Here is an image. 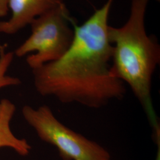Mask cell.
I'll return each mask as SVG.
<instances>
[{"label": "cell", "mask_w": 160, "mask_h": 160, "mask_svg": "<svg viewBox=\"0 0 160 160\" xmlns=\"http://www.w3.org/2000/svg\"><path fill=\"white\" fill-rule=\"evenodd\" d=\"M113 1L108 0L82 25L73 20L74 35L68 49L57 61L32 70L34 87L41 96L92 109L125 96V84L114 76L110 63L113 45L108 17Z\"/></svg>", "instance_id": "obj_1"}, {"label": "cell", "mask_w": 160, "mask_h": 160, "mask_svg": "<svg viewBox=\"0 0 160 160\" xmlns=\"http://www.w3.org/2000/svg\"><path fill=\"white\" fill-rule=\"evenodd\" d=\"M149 0H132L131 14L122 27L109 26L113 45L112 71L130 87L154 128L159 125L151 98L152 80L160 62V47L147 34L145 15Z\"/></svg>", "instance_id": "obj_2"}, {"label": "cell", "mask_w": 160, "mask_h": 160, "mask_svg": "<svg viewBox=\"0 0 160 160\" xmlns=\"http://www.w3.org/2000/svg\"><path fill=\"white\" fill-rule=\"evenodd\" d=\"M72 18L64 3L36 18L31 23L32 34L18 46L14 55L23 57L32 52L26 62L32 70L58 60L68 49L74 31Z\"/></svg>", "instance_id": "obj_3"}, {"label": "cell", "mask_w": 160, "mask_h": 160, "mask_svg": "<svg viewBox=\"0 0 160 160\" xmlns=\"http://www.w3.org/2000/svg\"><path fill=\"white\" fill-rule=\"evenodd\" d=\"M22 115L42 141L57 148L63 160H111L106 149L65 126L49 106L26 105Z\"/></svg>", "instance_id": "obj_4"}, {"label": "cell", "mask_w": 160, "mask_h": 160, "mask_svg": "<svg viewBox=\"0 0 160 160\" xmlns=\"http://www.w3.org/2000/svg\"><path fill=\"white\" fill-rule=\"evenodd\" d=\"M62 3V0H8L12 17L8 20L0 22V32L15 34L36 18Z\"/></svg>", "instance_id": "obj_5"}, {"label": "cell", "mask_w": 160, "mask_h": 160, "mask_svg": "<svg viewBox=\"0 0 160 160\" xmlns=\"http://www.w3.org/2000/svg\"><path fill=\"white\" fill-rule=\"evenodd\" d=\"M16 110L15 104L10 100L4 98L0 101V148H9L18 154L26 156L32 147L26 139L16 137L11 129V122Z\"/></svg>", "instance_id": "obj_6"}, {"label": "cell", "mask_w": 160, "mask_h": 160, "mask_svg": "<svg viewBox=\"0 0 160 160\" xmlns=\"http://www.w3.org/2000/svg\"><path fill=\"white\" fill-rule=\"evenodd\" d=\"M14 53L6 52L4 48L0 51V90L8 87L18 86L21 81L16 77L7 74L14 59Z\"/></svg>", "instance_id": "obj_7"}, {"label": "cell", "mask_w": 160, "mask_h": 160, "mask_svg": "<svg viewBox=\"0 0 160 160\" xmlns=\"http://www.w3.org/2000/svg\"><path fill=\"white\" fill-rule=\"evenodd\" d=\"M155 141L157 145V152L155 160H160V130L157 129L153 133Z\"/></svg>", "instance_id": "obj_8"}, {"label": "cell", "mask_w": 160, "mask_h": 160, "mask_svg": "<svg viewBox=\"0 0 160 160\" xmlns=\"http://www.w3.org/2000/svg\"><path fill=\"white\" fill-rule=\"evenodd\" d=\"M8 0H0V17H4L8 14Z\"/></svg>", "instance_id": "obj_9"}]
</instances>
